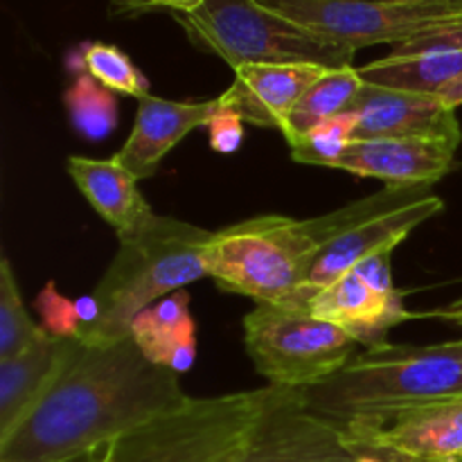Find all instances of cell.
Instances as JSON below:
<instances>
[{
    "label": "cell",
    "instance_id": "cell-1",
    "mask_svg": "<svg viewBox=\"0 0 462 462\" xmlns=\"http://www.w3.org/2000/svg\"><path fill=\"white\" fill-rule=\"evenodd\" d=\"M189 400L179 374L153 365L131 337L75 341L61 373L21 427L0 440V462H68L122 440Z\"/></svg>",
    "mask_w": 462,
    "mask_h": 462
},
{
    "label": "cell",
    "instance_id": "cell-2",
    "mask_svg": "<svg viewBox=\"0 0 462 462\" xmlns=\"http://www.w3.org/2000/svg\"><path fill=\"white\" fill-rule=\"evenodd\" d=\"M422 189L429 188H383L311 219L262 215L212 230L206 246L208 278L221 291L248 296L257 305L310 310L307 280L320 248L356 221L400 206Z\"/></svg>",
    "mask_w": 462,
    "mask_h": 462
},
{
    "label": "cell",
    "instance_id": "cell-3",
    "mask_svg": "<svg viewBox=\"0 0 462 462\" xmlns=\"http://www.w3.org/2000/svg\"><path fill=\"white\" fill-rule=\"evenodd\" d=\"M316 413L347 424L433 402L462 400V338L440 346L361 350L319 386L302 391Z\"/></svg>",
    "mask_w": 462,
    "mask_h": 462
},
{
    "label": "cell",
    "instance_id": "cell-4",
    "mask_svg": "<svg viewBox=\"0 0 462 462\" xmlns=\"http://www.w3.org/2000/svg\"><path fill=\"white\" fill-rule=\"evenodd\" d=\"M212 230L156 215L135 237L120 242L106 273L95 287L99 320L81 343L106 346L129 337L140 311L208 278L206 246Z\"/></svg>",
    "mask_w": 462,
    "mask_h": 462
},
{
    "label": "cell",
    "instance_id": "cell-5",
    "mask_svg": "<svg viewBox=\"0 0 462 462\" xmlns=\"http://www.w3.org/2000/svg\"><path fill=\"white\" fill-rule=\"evenodd\" d=\"M287 388L189 397L183 406L116 442L117 462H237L262 415Z\"/></svg>",
    "mask_w": 462,
    "mask_h": 462
},
{
    "label": "cell",
    "instance_id": "cell-6",
    "mask_svg": "<svg viewBox=\"0 0 462 462\" xmlns=\"http://www.w3.org/2000/svg\"><path fill=\"white\" fill-rule=\"evenodd\" d=\"M171 16L194 48L217 54L233 70L255 63L347 68L356 54L269 12L257 0H206L197 12Z\"/></svg>",
    "mask_w": 462,
    "mask_h": 462
},
{
    "label": "cell",
    "instance_id": "cell-7",
    "mask_svg": "<svg viewBox=\"0 0 462 462\" xmlns=\"http://www.w3.org/2000/svg\"><path fill=\"white\" fill-rule=\"evenodd\" d=\"M244 346L269 386L307 391L334 377L359 343L310 310L260 302L244 316Z\"/></svg>",
    "mask_w": 462,
    "mask_h": 462
},
{
    "label": "cell",
    "instance_id": "cell-8",
    "mask_svg": "<svg viewBox=\"0 0 462 462\" xmlns=\"http://www.w3.org/2000/svg\"><path fill=\"white\" fill-rule=\"evenodd\" d=\"M311 34L350 50L402 45L460 30L462 9L449 0H257Z\"/></svg>",
    "mask_w": 462,
    "mask_h": 462
},
{
    "label": "cell",
    "instance_id": "cell-9",
    "mask_svg": "<svg viewBox=\"0 0 462 462\" xmlns=\"http://www.w3.org/2000/svg\"><path fill=\"white\" fill-rule=\"evenodd\" d=\"M343 427L359 456H377L386 462L462 458V400L433 402Z\"/></svg>",
    "mask_w": 462,
    "mask_h": 462
},
{
    "label": "cell",
    "instance_id": "cell-10",
    "mask_svg": "<svg viewBox=\"0 0 462 462\" xmlns=\"http://www.w3.org/2000/svg\"><path fill=\"white\" fill-rule=\"evenodd\" d=\"M359 451L341 422L316 413L302 391H284L266 409L237 462H355Z\"/></svg>",
    "mask_w": 462,
    "mask_h": 462
},
{
    "label": "cell",
    "instance_id": "cell-11",
    "mask_svg": "<svg viewBox=\"0 0 462 462\" xmlns=\"http://www.w3.org/2000/svg\"><path fill=\"white\" fill-rule=\"evenodd\" d=\"M442 210H445V201L433 194V188H429L400 206L386 208L352 224L320 248L311 266L310 280H307L310 300L316 291L332 284L334 280L346 275L370 255L395 251L415 228H420L431 217L440 215Z\"/></svg>",
    "mask_w": 462,
    "mask_h": 462
},
{
    "label": "cell",
    "instance_id": "cell-12",
    "mask_svg": "<svg viewBox=\"0 0 462 462\" xmlns=\"http://www.w3.org/2000/svg\"><path fill=\"white\" fill-rule=\"evenodd\" d=\"M352 113L355 140L438 138L458 144L462 140L456 108L447 106L438 95L365 84Z\"/></svg>",
    "mask_w": 462,
    "mask_h": 462
},
{
    "label": "cell",
    "instance_id": "cell-13",
    "mask_svg": "<svg viewBox=\"0 0 462 462\" xmlns=\"http://www.w3.org/2000/svg\"><path fill=\"white\" fill-rule=\"evenodd\" d=\"M458 143L438 138L355 140L334 170L382 180L386 188H433L456 165Z\"/></svg>",
    "mask_w": 462,
    "mask_h": 462
},
{
    "label": "cell",
    "instance_id": "cell-14",
    "mask_svg": "<svg viewBox=\"0 0 462 462\" xmlns=\"http://www.w3.org/2000/svg\"><path fill=\"white\" fill-rule=\"evenodd\" d=\"M310 314L346 329L364 350L388 343L393 328L415 319L406 310L400 289L373 287L355 269L316 291L310 300Z\"/></svg>",
    "mask_w": 462,
    "mask_h": 462
},
{
    "label": "cell",
    "instance_id": "cell-15",
    "mask_svg": "<svg viewBox=\"0 0 462 462\" xmlns=\"http://www.w3.org/2000/svg\"><path fill=\"white\" fill-rule=\"evenodd\" d=\"M217 108H219V97L201 99V102H174V99L149 95L140 99L134 129L113 158L122 162L138 180L152 179L167 153L194 129L206 126Z\"/></svg>",
    "mask_w": 462,
    "mask_h": 462
},
{
    "label": "cell",
    "instance_id": "cell-16",
    "mask_svg": "<svg viewBox=\"0 0 462 462\" xmlns=\"http://www.w3.org/2000/svg\"><path fill=\"white\" fill-rule=\"evenodd\" d=\"M325 70L334 68L311 63H255L237 68L233 84L219 95V102L235 108L248 125L282 129L298 99Z\"/></svg>",
    "mask_w": 462,
    "mask_h": 462
},
{
    "label": "cell",
    "instance_id": "cell-17",
    "mask_svg": "<svg viewBox=\"0 0 462 462\" xmlns=\"http://www.w3.org/2000/svg\"><path fill=\"white\" fill-rule=\"evenodd\" d=\"M365 84L438 95L462 75V27L395 45L359 68Z\"/></svg>",
    "mask_w": 462,
    "mask_h": 462
},
{
    "label": "cell",
    "instance_id": "cell-18",
    "mask_svg": "<svg viewBox=\"0 0 462 462\" xmlns=\"http://www.w3.org/2000/svg\"><path fill=\"white\" fill-rule=\"evenodd\" d=\"M66 170L86 201L117 233L120 242L143 233L156 212L152 210L138 179L116 158L70 156Z\"/></svg>",
    "mask_w": 462,
    "mask_h": 462
},
{
    "label": "cell",
    "instance_id": "cell-19",
    "mask_svg": "<svg viewBox=\"0 0 462 462\" xmlns=\"http://www.w3.org/2000/svg\"><path fill=\"white\" fill-rule=\"evenodd\" d=\"M75 338L43 332L30 347L0 359V440L12 436L61 373Z\"/></svg>",
    "mask_w": 462,
    "mask_h": 462
},
{
    "label": "cell",
    "instance_id": "cell-20",
    "mask_svg": "<svg viewBox=\"0 0 462 462\" xmlns=\"http://www.w3.org/2000/svg\"><path fill=\"white\" fill-rule=\"evenodd\" d=\"M129 337L153 365L180 374L197 359V323L189 314V293H170L134 319Z\"/></svg>",
    "mask_w": 462,
    "mask_h": 462
},
{
    "label": "cell",
    "instance_id": "cell-21",
    "mask_svg": "<svg viewBox=\"0 0 462 462\" xmlns=\"http://www.w3.org/2000/svg\"><path fill=\"white\" fill-rule=\"evenodd\" d=\"M365 81L359 75V68H334L325 70L310 88L305 90L296 106L291 108L289 117L282 125V135L287 143L310 134L314 126L332 120V117L350 113L356 97L364 90Z\"/></svg>",
    "mask_w": 462,
    "mask_h": 462
},
{
    "label": "cell",
    "instance_id": "cell-22",
    "mask_svg": "<svg viewBox=\"0 0 462 462\" xmlns=\"http://www.w3.org/2000/svg\"><path fill=\"white\" fill-rule=\"evenodd\" d=\"M70 68L79 75H90L104 88L113 93L131 95V97H149V79L144 72L131 61L129 54L113 43L90 41L84 43L70 57Z\"/></svg>",
    "mask_w": 462,
    "mask_h": 462
},
{
    "label": "cell",
    "instance_id": "cell-23",
    "mask_svg": "<svg viewBox=\"0 0 462 462\" xmlns=\"http://www.w3.org/2000/svg\"><path fill=\"white\" fill-rule=\"evenodd\" d=\"M68 120L72 129L90 143L108 138L117 129V97L113 90L104 88L90 75H75L72 84L63 93Z\"/></svg>",
    "mask_w": 462,
    "mask_h": 462
},
{
    "label": "cell",
    "instance_id": "cell-24",
    "mask_svg": "<svg viewBox=\"0 0 462 462\" xmlns=\"http://www.w3.org/2000/svg\"><path fill=\"white\" fill-rule=\"evenodd\" d=\"M41 316V328L59 338H75L84 341L86 334L97 325L99 302L95 296H81L77 300L61 296L57 284L50 280L34 300Z\"/></svg>",
    "mask_w": 462,
    "mask_h": 462
},
{
    "label": "cell",
    "instance_id": "cell-25",
    "mask_svg": "<svg viewBox=\"0 0 462 462\" xmlns=\"http://www.w3.org/2000/svg\"><path fill=\"white\" fill-rule=\"evenodd\" d=\"M45 329L36 325L23 305L16 275L7 257L0 260V359L30 347Z\"/></svg>",
    "mask_w": 462,
    "mask_h": 462
},
{
    "label": "cell",
    "instance_id": "cell-26",
    "mask_svg": "<svg viewBox=\"0 0 462 462\" xmlns=\"http://www.w3.org/2000/svg\"><path fill=\"white\" fill-rule=\"evenodd\" d=\"M355 113L350 111L314 126L310 134L289 143L291 158L302 165L332 167L334 170L338 158L355 143Z\"/></svg>",
    "mask_w": 462,
    "mask_h": 462
},
{
    "label": "cell",
    "instance_id": "cell-27",
    "mask_svg": "<svg viewBox=\"0 0 462 462\" xmlns=\"http://www.w3.org/2000/svg\"><path fill=\"white\" fill-rule=\"evenodd\" d=\"M244 117L235 108L224 106L219 102V108L210 116L206 129L210 149L215 153H235L244 143Z\"/></svg>",
    "mask_w": 462,
    "mask_h": 462
},
{
    "label": "cell",
    "instance_id": "cell-28",
    "mask_svg": "<svg viewBox=\"0 0 462 462\" xmlns=\"http://www.w3.org/2000/svg\"><path fill=\"white\" fill-rule=\"evenodd\" d=\"M206 0H147L144 7L147 9H165L170 14H189L197 12L199 7H203Z\"/></svg>",
    "mask_w": 462,
    "mask_h": 462
},
{
    "label": "cell",
    "instance_id": "cell-29",
    "mask_svg": "<svg viewBox=\"0 0 462 462\" xmlns=\"http://www.w3.org/2000/svg\"><path fill=\"white\" fill-rule=\"evenodd\" d=\"M424 316H431V319L442 320V323H447V325L462 328V296L456 298V300H451L449 305L438 307V310L429 311V314H424Z\"/></svg>",
    "mask_w": 462,
    "mask_h": 462
},
{
    "label": "cell",
    "instance_id": "cell-30",
    "mask_svg": "<svg viewBox=\"0 0 462 462\" xmlns=\"http://www.w3.org/2000/svg\"><path fill=\"white\" fill-rule=\"evenodd\" d=\"M68 462H117L116 442H111V445L99 447V449L90 451V454H84V456H79V458L68 460Z\"/></svg>",
    "mask_w": 462,
    "mask_h": 462
},
{
    "label": "cell",
    "instance_id": "cell-31",
    "mask_svg": "<svg viewBox=\"0 0 462 462\" xmlns=\"http://www.w3.org/2000/svg\"><path fill=\"white\" fill-rule=\"evenodd\" d=\"M438 97H440L442 102H445L447 106H451V108L462 106V75L456 77V79L451 81L447 88H442L440 93H438Z\"/></svg>",
    "mask_w": 462,
    "mask_h": 462
},
{
    "label": "cell",
    "instance_id": "cell-32",
    "mask_svg": "<svg viewBox=\"0 0 462 462\" xmlns=\"http://www.w3.org/2000/svg\"><path fill=\"white\" fill-rule=\"evenodd\" d=\"M355 462H386V460L377 458V456H368V454H361V456H359V458H356Z\"/></svg>",
    "mask_w": 462,
    "mask_h": 462
},
{
    "label": "cell",
    "instance_id": "cell-33",
    "mask_svg": "<svg viewBox=\"0 0 462 462\" xmlns=\"http://www.w3.org/2000/svg\"><path fill=\"white\" fill-rule=\"evenodd\" d=\"M449 3H454L456 7H460V9H462V0H449Z\"/></svg>",
    "mask_w": 462,
    "mask_h": 462
},
{
    "label": "cell",
    "instance_id": "cell-34",
    "mask_svg": "<svg viewBox=\"0 0 462 462\" xmlns=\"http://www.w3.org/2000/svg\"><path fill=\"white\" fill-rule=\"evenodd\" d=\"M388 3H404V0H388Z\"/></svg>",
    "mask_w": 462,
    "mask_h": 462
},
{
    "label": "cell",
    "instance_id": "cell-35",
    "mask_svg": "<svg viewBox=\"0 0 462 462\" xmlns=\"http://www.w3.org/2000/svg\"><path fill=\"white\" fill-rule=\"evenodd\" d=\"M454 462H462V458L460 460H454Z\"/></svg>",
    "mask_w": 462,
    "mask_h": 462
}]
</instances>
